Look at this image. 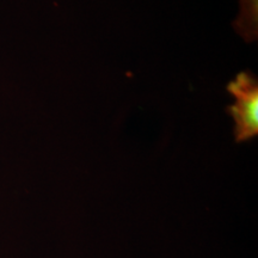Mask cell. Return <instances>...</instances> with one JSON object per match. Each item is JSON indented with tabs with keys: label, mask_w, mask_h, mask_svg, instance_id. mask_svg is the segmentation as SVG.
Segmentation results:
<instances>
[{
	"label": "cell",
	"mask_w": 258,
	"mask_h": 258,
	"mask_svg": "<svg viewBox=\"0 0 258 258\" xmlns=\"http://www.w3.org/2000/svg\"><path fill=\"white\" fill-rule=\"evenodd\" d=\"M234 103L227 112L234 121L233 135L237 143H246L258 134V80L252 73L240 72L227 85Z\"/></svg>",
	"instance_id": "obj_1"
},
{
	"label": "cell",
	"mask_w": 258,
	"mask_h": 258,
	"mask_svg": "<svg viewBox=\"0 0 258 258\" xmlns=\"http://www.w3.org/2000/svg\"><path fill=\"white\" fill-rule=\"evenodd\" d=\"M240 11L233 23L235 31L246 42L257 40L258 35V0H239Z\"/></svg>",
	"instance_id": "obj_2"
}]
</instances>
